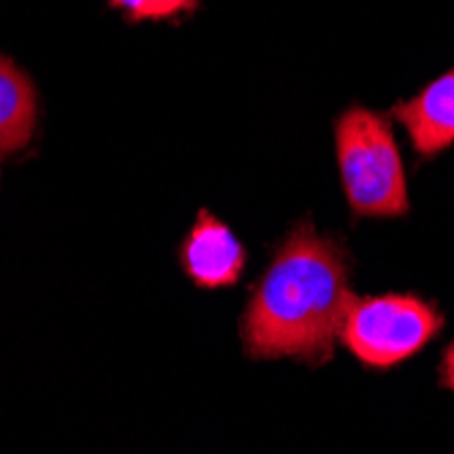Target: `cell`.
<instances>
[{
    "mask_svg": "<svg viewBox=\"0 0 454 454\" xmlns=\"http://www.w3.org/2000/svg\"><path fill=\"white\" fill-rule=\"evenodd\" d=\"M351 300L343 247L300 223L280 242L247 302L245 351L256 359L326 362Z\"/></svg>",
    "mask_w": 454,
    "mask_h": 454,
    "instance_id": "obj_1",
    "label": "cell"
},
{
    "mask_svg": "<svg viewBox=\"0 0 454 454\" xmlns=\"http://www.w3.org/2000/svg\"><path fill=\"white\" fill-rule=\"evenodd\" d=\"M335 153L354 215L397 218L408 210L405 169L387 117L348 106L335 122Z\"/></svg>",
    "mask_w": 454,
    "mask_h": 454,
    "instance_id": "obj_2",
    "label": "cell"
},
{
    "mask_svg": "<svg viewBox=\"0 0 454 454\" xmlns=\"http://www.w3.org/2000/svg\"><path fill=\"white\" fill-rule=\"evenodd\" d=\"M441 324V313L419 297H354L340 340L362 364L392 367L419 354L438 335Z\"/></svg>",
    "mask_w": 454,
    "mask_h": 454,
    "instance_id": "obj_3",
    "label": "cell"
},
{
    "mask_svg": "<svg viewBox=\"0 0 454 454\" xmlns=\"http://www.w3.org/2000/svg\"><path fill=\"white\" fill-rule=\"evenodd\" d=\"M180 259L185 275L199 288H226L245 270V247L223 221L201 213L180 247Z\"/></svg>",
    "mask_w": 454,
    "mask_h": 454,
    "instance_id": "obj_4",
    "label": "cell"
},
{
    "mask_svg": "<svg viewBox=\"0 0 454 454\" xmlns=\"http://www.w3.org/2000/svg\"><path fill=\"white\" fill-rule=\"evenodd\" d=\"M389 114L405 129L422 158H433L454 145V66L425 90L397 101Z\"/></svg>",
    "mask_w": 454,
    "mask_h": 454,
    "instance_id": "obj_5",
    "label": "cell"
},
{
    "mask_svg": "<svg viewBox=\"0 0 454 454\" xmlns=\"http://www.w3.org/2000/svg\"><path fill=\"white\" fill-rule=\"evenodd\" d=\"M38 90L33 79L0 55V160L27 150L38 134Z\"/></svg>",
    "mask_w": 454,
    "mask_h": 454,
    "instance_id": "obj_6",
    "label": "cell"
},
{
    "mask_svg": "<svg viewBox=\"0 0 454 454\" xmlns=\"http://www.w3.org/2000/svg\"><path fill=\"white\" fill-rule=\"evenodd\" d=\"M112 9H120L131 22L142 20H177L183 14H193L199 0H109Z\"/></svg>",
    "mask_w": 454,
    "mask_h": 454,
    "instance_id": "obj_7",
    "label": "cell"
},
{
    "mask_svg": "<svg viewBox=\"0 0 454 454\" xmlns=\"http://www.w3.org/2000/svg\"><path fill=\"white\" fill-rule=\"evenodd\" d=\"M441 379H443V387L454 392V343L446 348L443 354V364H441Z\"/></svg>",
    "mask_w": 454,
    "mask_h": 454,
    "instance_id": "obj_8",
    "label": "cell"
}]
</instances>
